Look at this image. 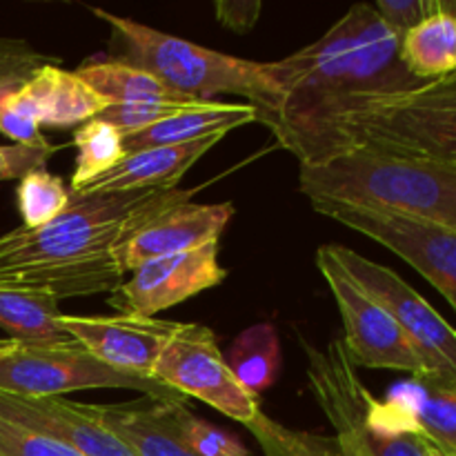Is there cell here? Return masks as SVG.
<instances>
[{
	"label": "cell",
	"mask_w": 456,
	"mask_h": 456,
	"mask_svg": "<svg viewBox=\"0 0 456 456\" xmlns=\"http://www.w3.org/2000/svg\"><path fill=\"white\" fill-rule=\"evenodd\" d=\"M58 150L61 147H53L49 142L40 147L18 145V142L0 145V181H13V178L20 181L25 174L45 167Z\"/></svg>",
	"instance_id": "33"
},
{
	"label": "cell",
	"mask_w": 456,
	"mask_h": 456,
	"mask_svg": "<svg viewBox=\"0 0 456 456\" xmlns=\"http://www.w3.org/2000/svg\"><path fill=\"white\" fill-rule=\"evenodd\" d=\"M372 7L381 20L403 38L412 27L436 12L439 0H379Z\"/></svg>",
	"instance_id": "32"
},
{
	"label": "cell",
	"mask_w": 456,
	"mask_h": 456,
	"mask_svg": "<svg viewBox=\"0 0 456 456\" xmlns=\"http://www.w3.org/2000/svg\"><path fill=\"white\" fill-rule=\"evenodd\" d=\"M194 190H165L127 225L114 248L120 274L142 263L218 243L234 216L232 203H191Z\"/></svg>",
	"instance_id": "9"
},
{
	"label": "cell",
	"mask_w": 456,
	"mask_h": 456,
	"mask_svg": "<svg viewBox=\"0 0 456 456\" xmlns=\"http://www.w3.org/2000/svg\"><path fill=\"white\" fill-rule=\"evenodd\" d=\"M76 163L71 174V191H83L105 176L127 156L125 136L111 123L101 118L87 120L74 132Z\"/></svg>",
	"instance_id": "25"
},
{
	"label": "cell",
	"mask_w": 456,
	"mask_h": 456,
	"mask_svg": "<svg viewBox=\"0 0 456 456\" xmlns=\"http://www.w3.org/2000/svg\"><path fill=\"white\" fill-rule=\"evenodd\" d=\"M0 417L53 436L85 456H136L92 417L87 403L67 401L65 396L25 399L0 392Z\"/></svg>",
	"instance_id": "15"
},
{
	"label": "cell",
	"mask_w": 456,
	"mask_h": 456,
	"mask_svg": "<svg viewBox=\"0 0 456 456\" xmlns=\"http://www.w3.org/2000/svg\"><path fill=\"white\" fill-rule=\"evenodd\" d=\"M225 134L200 138L185 145H165L151 150L132 151L111 172L98 178L94 185L80 194H118V191L142 190H176L183 174L196 165L200 156L208 154Z\"/></svg>",
	"instance_id": "18"
},
{
	"label": "cell",
	"mask_w": 456,
	"mask_h": 456,
	"mask_svg": "<svg viewBox=\"0 0 456 456\" xmlns=\"http://www.w3.org/2000/svg\"><path fill=\"white\" fill-rule=\"evenodd\" d=\"M69 187L61 176L47 172L45 167L25 174L18 181L16 203L20 212L22 227L38 230L52 223L58 214H62L69 205Z\"/></svg>",
	"instance_id": "27"
},
{
	"label": "cell",
	"mask_w": 456,
	"mask_h": 456,
	"mask_svg": "<svg viewBox=\"0 0 456 456\" xmlns=\"http://www.w3.org/2000/svg\"><path fill=\"white\" fill-rule=\"evenodd\" d=\"M316 267L328 283L343 321V346L354 368L396 370L430 379L426 361L395 319L343 270L330 245L316 249Z\"/></svg>",
	"instance_id": "8"
},
{
	"label": "cell",
	"mask_w": 456,
	"mask_h": 456,
	"mask_svg": "<svg viewBox=\"0 0 456 456\" xmlns=\"http://www.w3.org/2000/svg\"><path fill=\"white\" fill-rule=\"evenodd\" d=\"M156 381L185 399H199L225 417L248 426L261 412L252 395L227 365L216 334L199 323H181L154 368Z\"/></svg>",
	"instance_id": "12"
},
{
	"label": "cell",
	"mask_w": 456,
	"mask_h": 456,
	"mask_svg": "<svg viewBox=\"0 0 456 456\" xmlns=\"http://www.w3.org/2000/svg\"><path fill=\"white\" fill-rule=\"evenodd\" d=\"M272 134L301 163L346 147L374 145L456 165V83L356 96Z\"/></svg>",
	"instance_id": "3"
},
{
	"label": "cell",
	"mask_w": 456,
	"mask_h": 456,
	"mask_svg": "<svg viewBox=\"0 0 456 456\" xmlns=\"http://www.w3.org/2000/svg\"><path fill=\"white\" fill-rule=\"evenodd\" d=\"M0 341H3V338H0Z\"/></svg>",
	"instance_id": "37"
},
{
	"label": "cell",
	"mask_w": 456,
	"mask_h": 456,
	"mask_svg": "<svg viewBox=\"0 0 456 456\" xmlns=\"http://www.w3.org/2000/svg\"><path fill=\"white\" fill-rule=\"evenodd\" d=\"M298 190L310 203L386 209L456 230V165L354 145L301 163Z\"/></svg>",
	"instance_id": "4"
},
{
	"label": "cell",
	"mask_w": 456,
	"mask_h": 456,
	"mask_svg": "<svg viewBox=\"0 0 456 456\" xmlns=\"http://www.w3.org/2000/svg\"><path fill=\"white\" fill-rule=\"evenodd\" d=\"M178 405L142 396L116 405L87 403V410L136 456H199L178 432Z\"/></svg>",
	"instance_id": "17"
},
{
	"label": "cell",
	"mask_w": 456,
	"mask_h": 456,
	"mask_svg": "<svg viewBox=\"0 0 456 456\" xmlns=\"http://www.w3.org/2000/svg\"><path fill=\"white\" fill-rule=\"evenodd\" d=\"M401 61L421 83H441L456 74V13L439 0L435 13L401 38Z\"/></svg>",
	"instance_id": "22"
},
{
	"label": "cell",
	"mask_w": 456,
	"mask_h": 456,
	"mask_svg": "<svg viewBox=\"0 0 456 456\" xmlns=\"http://www.w3.org/2000/svg\"><path fill=\"white\" fill-rule=\"evenodd\" d=\"M92 13L110 25L116 52L111 58L150 71L181 96L212 102L218 94H236L248 98L256 111H272L283 101L272 62L227 56L107 9L92 7Z\"/></svg>",
	"instance_id": "5"
},
{
	"label": "cell",
	"mask_w": 456,
	"mask_h": 456,
	"mask_svg": "<svg viewBox=\"0 0 456 456\" xmlns=\"http://www.w3.org/2000/svg\"><path fill=\"white\" fill-rule=\"evenodd\" d=\"M417 430L444 452L456 456V386L435 379H412L396 386L390 399Z\"/></svg>",
	"instance_id": "20"
},
{
	"label": "cell",
	"mask_w": 456,
	"mask_h": 456,
	"mask_svg": "<svg viewBox=\"0 0 456 456\" xmlns=\"http://www.w3.org/2000/svg\"><path fill=\"white\" fill-rule=\"evenodd\" d=\"M321 216H328L403 258L432 288L439 289L456 312V230L401 216L386 209L359 208L337 200H312Z\"/></svg>",
	"instance_id": "10"
},
{
	"label": "cell",
	"mask_w": 456,
	"mask_h": 456,
	"mask_svg": "<svg viewBox=\"0 0 456 456\" xmlns=\"http://www.w3.org/2000/svg\"><path fill=\"white\" fill-rule=\"evenodd\" d=\"M225 279L227 270L218 263V243H208L190 252L142 263L110 294V305L118 314L156 316L216 288Z\"/></svg>",
	"instance_id": "13"
},
{
	"label": "cell",
	"mask_w": 456,
	"mask_h": 456,
	"mask_svg": "<svg viewBox=\"0 0 456 456\" xmlns=\"http://www.w3.org/2000/svg\"><path fill=\"white\" fill-rule=\"evenodd\" d=\"M248 123H256V107L236 105V102H199V105L183 110L160 123L151 125L145 132L125 136L127 154L151 147L185 145V142L200 141V138L216 136V134L232 132Z\"/></svg>",
	"instance_id": "19"
},
{
	"label": "cell",
	"mask_w": 456,
	"mask_h": 456,
	"mask_svg": "<svg viewBox=\"0 0 456 456\" xmlns=\"http://www.w3.org/2000/svg\"><path fill=\"white\" fill-rule=\"evenodd\" d=\"M428 456H452V454L444 452V450L436 448V445H432L430 441H428Z\"/></svg>",
	"instance_id": "35"
},
{
	"label": "cell",
	"mask_w": 456,
	"mask_h": 456,
	"mask_svg": "<svg viewBox=\"0 0 456 456\" xmlns=\"http://www.w3.org/2000/svg\"><path fill=\"white\" fill-rule=\"evenodd\" d=\"M110 105H163V102H200L181 96L150 71L116 58L94 56L74 69Z\"/></svg>",
	"instance_id": "23"
},
{
	"label": "cell",
	"mask_w": 456,
	"mask_h": 456,
	"mask_svg": "<svg viewBox=\"0 0 456 456\" xmlns=\"http://www.w3.org/2000/svg\"><path fill=\"white\" fill-rule=\"evenodd\" d=\"M199 105V102H163V105H110L101 116L96 118L107 120L114 125L123 136H132V134L145 132L151 125L160 123V120L169 118V116L178 114L183 110Z\"/></svg>",
	"instance_id": "31"
},
{
	"label": "cell",
	"mask_w": 456,
	"mask_h": 456,
	"mask_svg": "<svg viewBox=\"0 0 456 456\" xmlns=\"http://www.w3.org/2000/svg\"><path fill=\"white\" fill-rule=\"evenodd\" d=\"M134 390L147 399L185 403V396L156 379L120 372L94 359L85 347H29L3 338L0 341V392L25 399L65 396L80 390Z\"/></svg>",
	"instance_id": "7"
},
{
	"label": "cell",
	"mask_w": 456,
	"mask_h": 456,
	"mask_svg": "<svg viewBox=\"0 0 456 456\" xmlns=\"http://www.w3.org/2000/svg\"><path fill=\"white\" fill-rule=\"evenodd\" d=\"M178 325V321L138 314L61 316V328L94 359L142 379H154L156 363Z\"/></svg>",
	"instance_id": "14"
},
{
	"label": "cell",
	"mask_w": 456,
	"mask_h": 456,
	"mask_svg": "<svg viewBox=\"0 0 456 456\" xmlns=\"http://www.w3.org/2000/svg\"><path fill=\"white\" fill-rule=\"evenodd\" d=\"M176 423L183 441L199 456H252L234 435L194 417L185 403L176 408Z\"/></svg>",
	"instance_id": "28"
},
{
	"label": "cell",
	"mask_w": 456,
	"mask_h": 456,
	"mask_svg": "<svg viewBox=\"0 0 456 456\" xmlns=\"http://www.w3.org/2000/svg\"><path fill=\"white\" fill-rule=\"evenodd\" d=\"M52 62L58 61L47 53H40L25 40L0 36V102L16 94L36 71Z\"/></svg>",
	"instance_id": "29"
},
{
	"label": "cell",
	"mask_w": 456,
	"mask_h": 456,
	"mask_svg": "<svg viewBox=\"0 0 456 456\" xmlns=\"http://www.w3.org/2000/svg\"><path fill=\"white\" fill-rule=\"evenodd\" d=\"M163 191H71L65 212L45 227H18L0 236V288L45 294L56 301L111 294L125 281L116 265V243Z\"/></svg>",
	"instance_id": "1"
},
{
	"label": "cell",
	"mask_w": 456,
	"mask_h": 456,
	"mask_svg": "<svg viewBox=\"0 0 456 456\" xmlns=\"http://www.w3.org/2000/svg\"><path fill=\"white\" fill-rule=\"evenodd\" d=\"M307 356V383L334 436L359 456H428V439L390 401L368 390L347 356L343 338L316 347L298 334Z\"/></svg>",
	"instance_id": "6"
},
{
	"label": "cell",
	"mask_w": 456,
	"mask_h": 456,
	"mask_svg": "<svg viewBox=\"0 0 456 456\" xmlns=\"http://www.w3.org/2000/svg\"><path fill=\"white\" fill-rule=\"evenodd\" d=\"M0 456H85L53 436L0 417Z\"/></svg>",
	"instance_id": "30"
},
{
	"label": "cell",
	"mask_w": 456,
	"mask_h": 456,
	"mask_svg": "<svg viewBox=\"0 0 456 456\" xmlns=\"http://www.w3.org/2000/svg\"><path fill=\"white\" fill-rule=\"evenodd\" d=\"M214 12H216L221 25L230 27L232 31H239V34H245V31L256 25L263 4L256 3V0H223V3L214 4Z\"/></svg>",
	"instance_id": "34"
},
{
	"label": "cell",
	"mask_w": 456,
	"mask_h": 456,
	"mask_svg": "<svg viewBox=\"0 0 456 456\" xmlns=\"http://www.w3.org/2000/svg\"><path fill=\"white\" fill-rule=\"evenodd\" d=\"M441 83H456V74H452V76H450V78L441 80Z\"/></svg>",
	"instance_id": "36"
},
{
	"label": "cell",
	"mask_w": 456,
	"mask_h": 456,
	"mask_svg": "<svg viewBox=\"0 0 456 456\" xmlns=\"http://www.w3.org/2000/svg\"><path fill=\"white\" fill-rule=\"evenodd\" d=\"M245 428L265 456H359L347 450L337 436L294 430L267 417L263 410Z\"/></svg>",
	"instance_id": "26"
},
{
	"label": "cell",
	"mask_w": 456,
	"mask_h": 456,
	"mask_svg": "<svg viewBox=\"0 0 456 456\" xmlns=\"http://www.w3.org/2000/svg\"><path fill=\"white\" fill-rule=\"evenodd\" d=\"M330 249L343 270L408 334L421 352L430 379L456 386V330L452 325L390 267L370 261L346 245H330Z\"/></svg>",
	"instance_id": "11"
},
{
	"label": "cell",
	"mask_w": 456,
	"mask_h": 456,
	"mask_svg": "<svg viewBox=\"0 0 456 456\" xmlns=\"http://www.w3.org/2000/svg\"><path fill=\"white\" fill-rule=\"evenodd\" d=\"M225 361L252 395L258 396L274 386L281 370V341L274 325L258 323L240 332L227 350Z\"/></svg>",
	"instance_id": "24"
},
{
	"label": "cell",
	"mask_w": 456,
	"mask_h": 456,
	"mask_svg": "<svg viewBox=\"0 0 456 456\" xmlns=\"http://www.w3.org/2000/svg\"><path fill=\"white\" fill-rule=\"evenodd\" d=\"M61 316L56 298L0 288V328L20 346L47 350L83 347L61 328Z\"/></svg>",
	"instance_id": "21"
},
{
	"label": "cell",
	"mask_w": 456,
	"mask_h": 456,
	"mask_svg": "<svg viewBox=\"0 0 456 456\" xmlns=\"http://www.w3.org/2000/svg\"><path fill=\"white\" fill-rule=\"evenodd\" d=\"M283 101L256 111V123L276 132L303 123L341 102L372 94L421 89L401 61V36L381 20L370 3H356L319 40L272 62Z\"/></svg>",
	"instance_id": "2"
},
{
	"label": "cell",
	"mask_w": 456,
	"mask_h": 456,
	"mask_svg": "<svg viewBox=\"0 0 456 456\" xmlns=\"http://www.w3.org/2000/svg\"><path fill=\"white\" fill-rule=\"evenodd\" d=\"M3 105L27 116L40 127L71 129L94 120L110 102L94 92L76 71L61 69L56 62L36 71Z\"/></svg>",
	"instance_id": "16"
}]
</instances>
